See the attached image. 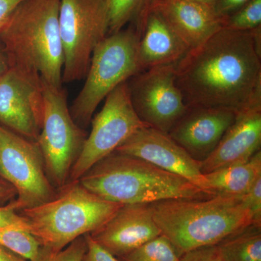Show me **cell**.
<instances>
[{
	"label": "cell",
	"instance_id": "obj_1",
	"mask_svg": "<svg viewBox=\"0 0 261 261\" xmlns=\"http://www.w3.org/2000/svg\"><path fill=\"white\" fill-rule=\"evenodd\" d=\"M176 83L187 106L240 113L261 108V27L221 28L176 65Z\"/></svg>",
	"mask_w": 261,
	"mask_h": 261
},
{
	"label": "cell",
	"instance_id": "obj_2",
	"mask_svg": "<svg viewBox=\"0 0 261 261\" xmlns=\"http://www.w3.org/2000/svg\"><path fill=\"white\" fill-rule=\"evenodd\" d=\"M60 5L61 0H23L0 32L10 69L39 88L63 84Z\"/></svg>",
	"mask_w": 261,
	"mask_h": 261
},
{
	"label": "cell",
	"instance_id": "obj_3",
	"mask_svg": "<svg viewBox=\"0 0 261 261\" xmlns=\"http://www.w3.org/2000/svg\"><path fill=\"white\" fill-rule=\"evenodd\" d=\"M161 233L181 255L217 245L253 224L241 197L216 195L204 199H171L150 203Z\"/></svg>",
	"mask_w": 261,
	"mask_h": 261
},
{
	"label": "cell",
	"instance_id": "obj_4",
	"mask_svg": "<svg viewBox=\"0 0 261 261\" xmlns=\"http://www.w3.org/2000/svg\"><path fill=\"white\" fill-rule=\"evenodd\" d=\"M79 181L105 200L122 205L216 195L144 160L116 151L96 163Z\"/></svg>",
	"mask_w": 261,
	"mask_h": 261
},
{
	"label": "cell",
	"instance_id": "obj_5",
	"mask_svg": "<svg viewBox=\"0 0 261 261\" xmlns=\"http://www.w3.org/2000/svg\"><path fill=\"white\" fill-rule=\"evenodd\" d=\"M122 206L75 181L68 182L50 200L19 213L42 247L57 252L101 227Z\"/></svg>",
	"mask_w": 261,
	"mask_h": 261
},
{
	"label": "cell",
	"instance_id": "obj_6",
	"mask_svg": "<svg viewBox=\"0 0 261 261\" xmlns=\"http://www.w3.org/2000/svg\"><path fill=\"white\" fill-rule=\"evenodd\" d=\"M140 37V32L132 25L108 34L94 49L83 87L70 108L72 118L81 128L89 126L108 94L141 72Z\"/></svg>",
	"mask_w": 261,
	"mask_h": 261
},
{
	"label": "cell",
	"instance_id": "obj_7",
	"mask_svg": "<svg viewBox=\"0 0 261 261\" xmlns=\"http://www.w3.org/2000/svg\"><path fill=\"white\" fill-rule=\"evenodd\" d=\"M42 90L44 111L37 142L48 178L59 190L68 183L87 135L72 118L64 89L42 84Z\"/></svg>",
	"mask_w": 261,
	"mask_h": 261
},
{
	"label": "cell",
	"instance_id": "obj_8",
	"mask_svg": "<svg viewBox=\"0 0 261 261\" xmlns=\"http://www.w3.org/2000/svg\"><path fill=\"white\" fill-rule=\"evenodd\" d=\"M106 0H61L59 29L63 44V82L85 78L94 49L109 32Z\"/></svg>",
	"mask_w": 261,
	"mask_h": 261
},
{
	"label": "cell",
	"instance_id": "obj_9",
	"mask_svg": "<svg viewBox=\"0 0 261 261\" xmlns=\"http://www.w3.org/2000/svg\"><path fill=\"white\" fill-rule=\"evenodd\" d=\"M0 177L15 189L16 197L10 202L18 212L50 200L58 192L48 178L37 142L1 124Z\"/></svg>",
	"mask_w": 261,
	"mask_h": 261
},
{
	"label": "cell",
	"instance_id": "obj_10",
	"mask_svg": "<svg viewBox=\"0 0 261 261\" xmlns=\"http://www.w3.org/2000/svg\"><path fill=\"white\" fill-rule=\"evenodd\" d=\"M105 99L102 110L91 121L90 133L72 168L68 182L79 181L96 163L146 126L132 106L127 82L116 87Z\"/></svg>",
	"mask_w": 261,
	"mask_h": 261
},
{
	"label": "cell",
	"instance_id": "obj_11",
	"mask_svg": "<svg viewBox=\"0 0 261 261\" xmlns=\"http://www.w3.org/2000/svg\"><path fill=\"white\" fill-rule=\"evenodd\" d=\"M126 82L130 102L141 121L169 133L187 108L176 83V65L143 70Z\"/></svg>",
	"mask_w": 261,
	"mask_h": 261
},
{
	"label": "cell",
	"instance_id": "obj_12",
	"mask_svg": "<svg viewBox=\"0 0 261 261\" xmlns=\"http://www.w3.org/2000/svg\"><path fill=\"white\" fill-rule=\"evenodd\" d=\"M116 151L144 160L164 171L181 176L201 190L214 195L207 189L205 175L200 171V161L194 159L168 134L144 126Z\"/></svg>",
	"mask_w": 261,
	"mask_h": 261
},
{
	"label": "cell",
	"instance_id": "obj_13",
	"mask_svg": "<svg viewBox=\"0 0 261 261\" xmlns=\"http://www.w3.org/2000/svg\"><path fill=\"white\" fill-rule=\"evenodd\" d=\"M44 99L37 87L10 69L0 79V124L37 142L42 129Z\"/></svg>",
	"mask_w": 261,
	"mask_h": 261
},
{
	"label": "cell",
	"instance_id": "obj_14",
	"mask_svg": "<svg viewBox=\"0 0 261 261\" xmlns=\"http://www.w3.org/2000/svg\"><path fill=\"white\" fill-rule=\"evenodd\" d=\"M238 113L227 108L187 106L168 135L200 162L214 152Z\"/></svg>",
	"mask_w": 261,
	"mask_h": 261
},
{
	"label": "cell",
	"instance_id": "obj_15",
	"mask_svg": "<svg viewBox=\"0 0 261 261\" xmlns=\"http://www.w3.org/2000/svg\"><path fill=\"white\" fill-rule=\"evenodd\" d=\"M116 257L128 253L161 233L150 204L123 205L106 224L89 233Z\"/></svg>",
	"mask_w": 261,
	"mask_h": 261
},
{
	"label": "cell",
	"instance_id": "obj_16",
	"mask_svg": "<svg viewBox=\"0 0 261 261\" xmlns=\"http://www.w3.org/2000/svg\"><path fill=\"white\" fill-rule=\"evenodd\" d=\"M260 147L261 108L242 111L214 152L200 161L201 172L205 174L247 161L260 150Z\"/></svg>",
	"mask_w": 261,
	"mask_h": 261
},
{
	"label": "cell",
	"instance_id": "obj_17",
	"mask_svg": "<svg viewBox=\"0 0 261 261\" xmlns=\"http://www.w3.org/2000/svg\"><path fill=\"white\" fill-rule=\"evenodd\" d=\"M149 8L163 15L190 49L198 47L223 28L214 8L194 0H163Z\"/></svg>",
	"mask_w": 261,
	"mask_h": 261
},
{
	"label": "cell",
	"instance_id": "obj_18",
	"mask_svg": "<svg viewBox=\"0 0 261 261\" xmlns=\"http://www.w3.org/2000/svg\"><path fill=\"white\" fill-rule=\"evenodd\" d=\"M140 34L138 55L141 71L154 67L176 65L190 50L154 8H149Z\"/></svg>",
	"mask_w": 261,
	"mask_h": 261
},
{
	"label": "cell",
	"instance_id": "obj_19",
	"mask_svg": "<svg viewBox=\"0 0 261 261\" xmlns=\"http://www.w3.org/2000/svg\"><path fill=\"white\" fill-rule=\"evenodd\" d=\"M204 175L207 189L211 193L241 197L261 178V151L247 161Z\"/></svg>",
	"mask_w": 261,
	"mask_h": 261
},
{
	"label": "cell",
	"instance_id": "obj_20",
	"mask_svg": "<svg viewBox=\"0 0 261 261\" xmlns=\"http://www.w3.org/2000/svg\"><path fill=\"white\" fill-rule=\"evenodd\" d=\"M216 245L224 261H261V227L250 225Z\"/></svg>",
	"mask_w": 261,
	"mask_h": 261
},
{
	"label": "cell",
	"instance_id": "obj_21",
	"mask_svg": "<svg viewBox=\"0 0 261 261\" xmlns=\"http://www.w3.org/2000/svg\"><path fill=\"white\" fill-rule=\"evenodd\" d=\"M109 9L108 34L119 32L128 23L139 32L149 9L150 0H106Z\"/></svg>",
	"mask_w": 261,
	"mask_h": 261
},
{
	"label": "cell",
	"instance_id": "obj_22",
	"mask_svg": "<svg viewBox=\"0 0 261 261\" xmlns=\"http://www.w3.org/2000/svg\"><path fill=\"white\" fill-rule=\"evenodd\" d=\"M0 245L29 261L37 260L42 250L32 233L18 226L0 227Z\"/></svg>",
	"mask_w": 261,
	"mask_h": 261
},
{
	"label": "cell",
	"instance_id": "obj_23",
	"mask_svg": "<svg viewBox=\"0 0 261 261\" xmlns=\"http://www.w3.org/2000/svg\"><path fill=\"white\" fill-rule=\"evenodd\" d=\"M181 257L173 244L161 234L117 258L118 261H178Z\"/></svg>",
	"mask_w": 261,
	"mask_h": 261
},
{
	"label": "cell",
	"instance_id": "obj_24",
	"mask_svg": "<svg viewBox=\"0 0 261 261\" xmlns=\"http://www.w3.org/2000/svg\"><path fill=\"white\" fill-rule=\"evenodd\" d=\"M261 27V0H250L232 14L223 19V28L233 31L253 30Z\"/></svg>",
	"mask_w": 261,
	"mask_h": 261
},
{
	"label": "cell",
	"instance_id": "obj_25",
	"mask_svg": "<svg viewBox=\"0 0 261 261\" xmlns=\"http://www.w3.org/2000/svg\"><path fill=\"white\" fill-rule=\"evenodd\" d=\"M86 249L85 238L81 237L60 251L53 252L42 247L40 255L36 261H82Z\"/></svg>",
	"mask_w": 261,
	"mask_h": 261
},
{
	"label": "cell",
	"instance_id": "obj_26",
	"mask_svg": "<svg viewBox=\"0 0 261 261\" xmlns=\"http://www.w3.org/2000/svg\"><path fill=\"white\" fill-rule=\"evenodd\" d=\"M242 199L250 210L253 225L261 227V178L245 195L242 196Z\"/></svg>",
	"mask_w": 261,
	"mask_h": 261
},
{
	"label": "cell",
	"instance_id": "obj_27",
	"mask_svg": "<svg viewBox=\"0 0 261 261\" xmlns=\"http://www.w3.org/2000/svg\"><path fill=\"white\" fill-rule=\"evenodd\" d=\"M87 249L82 261H118V258L92 239L89 233L84 235Z\"/></svg>",
	"mask_w": 261,
	"mask_h": 261
},
{
	"label": "cell",
	"instance_id": "obj_28",
	"mask_svg": "<svg viewBox=\"0 0 261 261\" xmlns=\"http://www.w3.org/2000/svg\"><path fill=\"white\" fill-rule=\"evenodd\" d=\"M178 261H224L216 245L195 249L183 254Z\"/></svg>",
	"mask_w": 261,
	"mask_h": 261
},
{
	"label": "cell",
	"instance_id": "obj_29",
	"mask_svg": "<svg viewBox=\"0 0 261 261\" xmlns=\"http://www.w3.org/2000/svg\"><path fill=\"white\" fill-rule=\"evenodd\" d=\"M6 226H18L27 229L25 219L15 210L10 202L8 205L0 206V227Z\"/></svg>",
	"mask_w": 261,
	"mask_h": 261
},
{
	"label": "cell",
	"instance_id": "obj_30",
	"mask_svg": "<svg viewBox=\"0 0 261 261\" xmlns=\"http://www.w3.org/2000/svg\"><path fill=\"white\" fill-rule=\"evenodd\" d=\"M249 1L250 0H216L214 10L220 18L224 19L241 8Z\"/></svg>",
	"mask_w": 261,
	"mask_h": 261
},
{
	"label": "cell",
	"instance_id": "obj_31",
	"mask_svg": "<svg viewBox=\"0 0 261 261\" xmlns=\"http://www.w3.org/2000/svg\"><path fill=\"white\" fill-rule=\"evenodd\" d=\"M23 0H0V32Z\"/></svg>",
	"mask_w": 261,
	"mask_h": 261
},
{
	"label": "cell",
	"instance_id": "obj_32",
	"mask_svg": "<svg viewBox=\"0 0 261 261\" xmlns=\"http://www.w3.org/2000/svg\"><path fill=\"white\" fill-rule=\"evenodd\" d=\"M16 197V192L13 186L0 177V206L7 202H11Z\"/></svg>",
	"mask_w": 261,
	"mask_h": 261
},
{
	"label": "cell",
	"instance_id": "obj_33",
	"mask_svg": "<svg viewBox=\"0 0 261 261\" xmlns=\"http://www.w3.org/2000/svg\"><path fill=\"white\" fill-rule=\"evenodd\" d=\"M10 69L9 59L4 47L0 39V79Z\"/></svg>",
	"mask_w": 261,
	"mask_h": 261
},
{
	"label": "cell",
	"instance_id": "obj_34",
	"mask_svg": "<svg viewBox=\"0 0 261 261\" xmlns=\"http://www.w3.org/2000/svg\"><path fill=\"white\" fill-rule=\"evenodd\" d=\"M0 261H29L0 245Z\"/></svg>",
	"mask_w": 261,
	"mask_h": 261
},
{
	"label": "cell",
	"instance_id": "obj_35",
	"mask_svg": "<svg viewBox=\"0 0 261 261\" xmlns=\"http://www.w3.org/2000/svg\"><path fill=\"white\" fill-rule=\"evenodd\" d=\"M194 1H196L197 2V3H201V4L207 5V6L214 8V5L215 3H216V0H194Z\"/></svg>",
	"mask_w": 261,
	"mask_h": 261
},
{
	"label": "cell",
	"instance_id": "obj_36",
	"mask_svg": "<svg viewBox=\"0 0 261 261\" xmlns=\"http://www.w3.org/2000/svg\"><path fill=\"white\" fill-rule=\"evenodd\" d=\"M163 1V0H150V5H149V8L151 7L154 6V5L158 4L160 2Z\"/></svg>",
	"mask_w": 261,
	"mask_h": 261
}]
</instances>
